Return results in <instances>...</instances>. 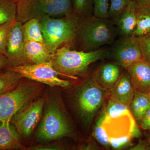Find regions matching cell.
I'll return each instance as SVG.
<instances>
[{"label":"cell","instance_id":"6da1fadb","mask_svg":"<svg viewBox=\"0 0 150 150\" xmlns=\"http://www.w3.org/2000/svg\"><path fill=\"white\" fill-rule=\"evenodd\" d=\"M118 34L112 21L92 15L80 18L75 44L81 51H95L104 45L112 44Z\"/></svg>","mask_w":150,"mask_h":150},{"label":"cell","instance_id":"7a4b0ae2","mask_svg":"<svg viewBox=\"0 0 150 150\" xmlns=\"http://www.w3.org/2000/svg\"><path fill=\"white\" fill-rule=\"evenodd\" d=\"M111 58L110 51L98 49L86 52L71 50L64 46L58 48L51 58L52 66L62 76L76 79L86 72L90 65L96 61Z\"/></svg>","mask_w":150,"mask_h":150},{"label":"cell","instance_id":"3957f363","mask_svg":"<svg viewBox=\"0 0 150 150\" xmlns=\"http://www.w3.org/2000/svg\"><path fill=\"white\" fill-rule=\"evenodd\" d=\"M81 18L74 13L61 18L46 17L40 19L44 44L52 55L66 44H75L76 34Z\"/></svg>","mask_w":150,"mask_h":150},{"label":"cell","instance_id":"277c9868","mask_svg":"<svg viewBox=\"0 0 150 150\" xmlns=\"http://www.w3.org/2000/svg\"><path fill=\"white\" fill-rule=\"evenodd\" d=\"M16 20L64 17L73 13L72 0H17Z\"/></svg>","mask_w":150,"mask_h":150},{"label":"cell","instance_id":"5b68a950","mask_svg":"<svg viewBox=\"0 0 150 150\" xmlns=\"http://www.w3.org/2000/svg\"><path fill=\"white\" fill-rule=\"evenodd\" d=\"M42 83L21 81L17 87L0 94V121L11 120L16 112L39 96Z\"/></svg>","mask_w":150,"mask_h":150},{"label":"cell","instance_id":"8992f818","mask_svg":"<svg viewBox=\"0 0 150 150\" xmlns=\"http://www.w3.org/2000/svg\"><path fill=\"white\" fill-rule=\"evenodd\" d=\"M109 91L101 87L93 78L86 81L79 90L76 103L79 112L86 123L91 122Z\"/></svg>","mask_w":150,"mask_h":150},{"label":"cell","instance_id":"52a82bcc","mask_svg":"<svg viewBox=\"0 0 150 150\" xmlns=\"http://www.w3.org/2000/svg\"><path fill=\"white\" fill-rule=\"evenodd\" d=\"M9 68L23 77L50 86L66 87L70 85L69 81L59 77V75L62 74L54 69L51 62L37 64H23Z\"/></svg>","mask_w":150,"mask_h":150},{"label":"cell","instance_id":"ba28073f","mask_svg":"<svg viewBox=\"0 0 150 150\" xmlns=\"http://www.w3.org/2000/svg\"><path fill=\"white\" fill-rule=\"evenodd\" d=\"M70 133L69 126L62 111L56 106H49L40 123L38 138L52 141L66 137Z\"/></svg>","mask_w":150,"mask_h":150},{"label":"cell","instance_id":"9c48e42d","mask_svg":"<svg viewBox=\"0 0 150 150\" xmlns=\"http://www.w3.org/2000/svg\"><path fill=\"white\" fill-rule=\"evenodd\" d=\"M46 98L32 101L16 112L11 122L20 135L27 137L34 130L41 118Z\"/></svg>","mask_w":150,"mask_h":150},{"label":"cell","instance_id":"30bf717a","mask_svg":"<svg viewBox=\"0 0 150 150\" xmlns=\"http://www.w3.org/2000/svg\"><path fill=\"white\" fill-rule=\"evenodd\" d=\"M110 51L111 58L125 69L143 59L139 38L134 36H120L112 43Z\"/></svg>","mask_w":150,"mask_h":150},{"label":"cell","instance_id":"8fae6325","mask_svg":"<svg viewBox=\"0 0 150 150\" xmlns=\"http://www.w3.org/2000/svg\"><path fill=\"white\" fill-rule=\"evenodd\" d=\"M22 25L21 21L16 20L8 34L6 52L11 67L23 64L24 63L23 51L25 41Z\"/></svg>","mask_w":150,"mask_h":150},{"label":"cell","instance_id":"7c38bea8","mask_svg":"<svg viewBox=\"0 0 150 150\" xmlns=\"http://www.w3.org/2000/svg\"><path fill=\"white\" fill-rule=\"evenodd\" d=\"M137 8L138 6L133 0L127 8L111 18L120 36L134 35L137 26Z\"/></svg>","mask_w":150,"mask_h":150},{"label":"cell","instance_id":"4fadbf2b","mask_svg":"<svg viewBox=\"0 0 150 150\" xmlns=\"http://www.w3.org/2000/svg\"><path fill=\"white\" fill-rule=\"evenodd\" d=\"M135 89L147 93L150 90V64L142 59L130 65L126 69Z\"/></svg>","mask_w":150,"mask_h":150},{"label":"cell","instance_id":"5bb4252c","mask_svg":"<svg viewBox=\"0 0 150 150\" xmlns=\"http://www.w3.org/2000/svg\"><path fill=\"white\" fill-rule=\"evenodd\" d=\"M125 70L122 72L115 85L110 90V98L129 108L136 90L130 76Z\"/></svg>","mask_w":150,"mask_h":150},{"label":"cell","instance_id":"9a60e30c","mask_svg":"<svg viewBox=\"0 0 150 150\" xmlns=\"http://www.w3.org/2000/svg\"><path fill=\"white\" fill-rule=\"evenodd\" d=\"M122 69L115 62L104 63L98 68L93 79L101 87L110 91L119 79Z\"/></svg>","mask_w":150,"mask_h":150},{"label":"cell","instance_id":"2e32d148","mask_svg":"<svg viewBox=\"0 0 150 150\" xmlns=\"http://www.w3.org/2000/svg\"><path fill=\"white\" fill-rule=\"evenodd\" d=\"M24 63L37 64L51 61L52 55L43 43L26 41L24 46Z\"/></svg>","mask_w":150,"mask_h":150},{"label":"cell","instance_id":"e0dca14e","mask_svg":"<svg viewBox=\"0 0 150 150\" xmlns=\"http://www.w3.org/2000/svg\"><path fill=\"white\" fill-rule=\"evenodd\" d=\"M20 136L11 120L0 121V150L21 147Z\"/></svg>","mask_w":150,"mask_h":150},{"label":"cell","instance_id":"ac0fdd59","mask_svg":"<svg viewBox=\"0 0 150 150\" xmlns=\"http://www.w3.org/2000/svg\"><path fill=\"white\" fill-rule=\"evenodd\" d=\"M150 108V101L147 93L136 90L129 109L134 118L140 122Z\"/></svg>","mask_w":150,"mask_h":150},{"label":"cell","instance_id":"d6986e66","mask_svg":"<svg viewBox=\"0 0 150 150\" xmlns=\"http://www.w3.org/2000/svg\"><path fill=\"white\" fill-rule=\"evenodd\" d=\"M23 78L21 75L9 68L0 70V94L16 88L21 82Z\"/></svg>","mask_w":150,"mask_h":150},{"label":"cell","instance_id":"ffe728a7","mask_svg":"<svg viewBox=\"0 0 150 150\" xmlns=\"http://www.w3.org/2000/svg\"><path fill=\"white\" fill-rule=\"evenodd\" d=\"M25 41H35L44 44L40 21L33 18L25 22L22 25Z\"/></svg>","mask_w":150,"mask_h":150},{"label":"cell","instance_id":"44dd1931","mask_svg":"<svg viewBox=\"0 0 150 150\" xmlns=\"http://www.w3.org/2000/svg\"><path fill=\"white\" fill-rule=\"evenodd\" d=\"M149 33L150 9L138 6L137 26L133 36L139 38Z\"/></svg>","mask_w":150,"mask_h":150},{"label":"cell","instance_id":"7402d4cb","mask_svg":"<svg viewBox=\"0 0 150 150\" xmlns=\"http://www.w3.org/2000/svg\"><path fill=\"white\" fill-rule=\"evenodd\" d=\"M17 5L13 0H0V25L16 19Z\"/></svg>","mask_w":150,"mask_h":150},{"label":"cell","instance_id":"603a6c76","mask_svg":"<svg viewBox=\"0 0 150 150\" xmlns=\"http://www.w3.org/2000/svg\"><path fill=\"white\" fill-rule=\"evenodd\" d=\"M129 112H131L128 106L115 101L110 98L103 111L105 117L111 118H116Z\"/></svg>","mask_w":150,"mask_h":150},{"label":"cell","instance_id":"cb8c5ba5","mask_svg":"<svg viewBox=\"0 0 150 150\" xmlns=\"http://www.w3.org/2000/svg\"><path fill=\"white\" fill-rule=\"evenodd\" d=\"M73 13L80 18L93 15V0H72Z\"/></svg>","mask_w":150,"mask_h":150},{"label":"cell","instance_id":"d4e9b609","mask_svg":"<svg viewBox=\"0 0 150 150\" xmlns=\"http://www.w3.org/2000/svg\"><path fill=\"white\" fill-rule=\"evenodd\" d=\"M104 117V114L103 112L96 125L94 135L96 139L100 144L105 148H108L110 146L109 137L102 126Z\"/></svg>","mask_w":150,"mask_h":150},{"label":"cell","instance_id":"484cf974","mask_svg":"<svg viewBox=\"0 0 150 150\" xmlns=\"http://www.w3.org/2000/svg\"><path fill=\"white\" fill-rule=\"evenodd\" d=\"M110 0H93V15L101 18H109Z\"/></svg>","mask_w":150,"mask_h":150},{"label":"cell","instance_id":"4316f807","mask_svg":"<svg viewBox=\"0 0 150 150\" xmlns=\"http://www.w3.org/2000/svg\"><path fill=\"white\" fill-rule=\"evenodd\" d=\"M133 0H110L108 11L109 18H112L121 13Z\"/></svg>","mask_w":150,"mask_h":150},{"label":"cell","instance_id":"83f0119b","mask_svg":"<svg viewBox=\"0 0 150 150\" xmlns=\"http://www.w3.org/2000/svg\"><path fill=\"white\" fill-rule=\"evenodd\" d=\"M16 20L7 22L0 25V52L6 56V46L8 34L11 26Z\"/></svg>","mask_w":150,"mask_h":150},{"label":"cell","instance_id":"f1b7e54d","mask_svg":"<svg viewBox=\"0 0 150 150\" xmlns=\"http://www.w3.org/2000/svg\"><path fill=\"white\" fill-rule=\"evenodd\" d=\"M139 40L143 59L150 64V33Z\"/></svg>","mask_w":150,"mask_h":150},{"label":"cell","instance_id":"f546056e","mask_svg":"<svg viewBox=\"0 0 150 150\" xmlns=\"http://www.w3.org/2000/svg\"><path fill=\"white\" fill-rule=\"evenodd\" d=\"M131 137L124 136L118 138H111L109 139L110 145L113 149H120L129 146L131 143Z\"/></svg>","mask_w":150,"mask_h":150},{"label":"cell","instance_id":"4dcf8cb0","mask_svg":"<svg viewBox=\"0 0 150 150\" xmlns=\"http://www.w3.org/2000/svg\"><path fill=\"white\" fill-rule=\"evenodd\" d=\"M140 123L142 129L150 131V108L142 118Z\"/></svg>","mask_w":150,"mask_h":150},{"label":"cell","instance_id":"1f68e13d","mask_svg":"<svg viewBox=\"0 0 150 150\" xmlns=\"http://www.w3.org/2000/svg\"><path fill=\"white\" fill-rule=\"evenodd\" d=\"M11 67V64L8 58L0 52V70L8 69Z\"/></svg>","mask_w":150,"mask_h":150},{"label":"cell","instance_id":"d6a6232c","mask_svg":"<svg viewBox=\"0 0 150 150\" xmlns=\"http://www.w3.org/2000/svg\"><path fill=\"white\" fill-rule=\"evenodd\" d=\"M139 7L150 9V0H134Z\"/></svg>","mask_w":150,"mask_h":150},{"label":"cell","instance_id":"836d02e7","mask_svg":"<svg viewBox=\"0 0 150 150\" xmlns=\"http://www.w3.org/2000/svg\"><path fill=\"white\" fill-rule=\"evenodd\" d=\"M131 149L132 150H149L148 144L147 142H145L141 141L139 142V144L137 146Z\"/></svg>","mask_w":150,"mask_h":150},{"label":"cell","instance_id":"e575fe53","mask_svg":"<svg viewBox=\"0 0 150 150\" xmlns=\"http://www.w3.org/2000/svg\"><path fill=\"white\" fill-rule=\"evenodd\" d=\"M147 143L148 147H149V149L150 150V134H149L148 136V141Z\"/></svg>","mask_w":150,"mask_h":150},{"label":"cell","instance_id":"d590c367","mask_svg":"<svg viewBox=\"0 0 150 150\" xmlns=\"http://www.w3.org/2000/svg\"><path fill=\"white\" fill-rule=\"evenodd\" d=\"M147 94H148V96H149V99L150 101V90L148 92V93H147Z\"/></svg>","mask_w":150,"mask_h":150},{"label":"cell","instance_id":"8d00e7d4","mask_svg":"<svg viewBox=\"0 0 150 150\" xmlns=\"http://www.w3.org/2000/svg\"><path fill=\"white\" fill-rule=\"evenodd\" d=\"M13 1H17V0H13Z\"/></svg>","mask_w":150,"mask_h":150}]
</instances>
